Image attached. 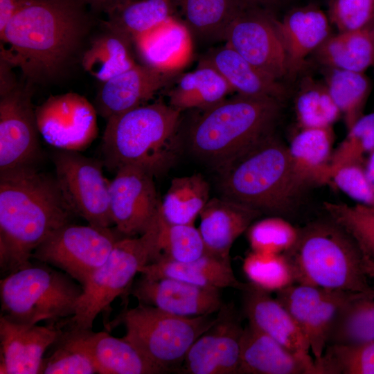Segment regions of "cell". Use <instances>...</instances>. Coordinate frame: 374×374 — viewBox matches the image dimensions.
<instances>
[{"instance_id": "obj_47", "label": "cell", "mask_w": 374, "mask_h": 374, "mask_svg": "<svg viewBox=\"0 0 374 374\" xmlns=\"http://www.w3.org/2000/svg\"><path fill=\"white\" fill-rule=\"evenodd\" d=\"M330 181L358 203L374 207V184L367 177L364 163L337 168L331 173Z\"/></svg>"}, {"instance_id": "obj_23", "label": "cell", "mask_w": 374, "mask_h": 374, "mask_svg": "<svg viewBox=\"0 0 374 374\" xmlns=\"http://www.w3.org/2000/svg\"><path fill=\"white\" fill-rule=\"evenodd\" d=\"M261 214L254 208L221 196L210 198L199 215L198 229L206 253L231 260L233 242Z\"/></svg>"}, {"instance_id": "obj_25", "label": "cell", "mask_w": 374, "mask_h": 374, "mask_svg": "<svg viewBox=\"0 0 374 374\" xmlns=\"http://www.w3.org/2000/svg\"><path fill=\"white\" fill-rule=\"evenodd\" d=\"M238 374H317L306 361L253 324L244 328Z\"/></svg>"}, {"instance_id": "obj_18", "label": "cell", "mask_w": 374, "mask_h": 374, "mask_svg": "<svg viewBox=\"0 0 374 374\" xmlns=\"http://www.w3.org/2000/svg\"><path fill=\"white\" fill-rule=\"evenodd\" d=\"M130 293L140 303L181 317L217 314L224 305L220 290L170 278L150 279L141 275L133 281Z\"/></svg>"}, {"instance_id": "obj_27", "label": "cell", "mask_w": 374, "mask_h": 374, "mask_svg": "<svg viewBox=\"0 0 374 374\" xmlns=\"http://www.w3.org/2000/svg\"><path fill=\"white\" fill-rule=\"evenodd\" d=\"M140 274L150 279L170 278L194 285L221 290L234 288L242 291L247 283L234 274L231 260L208 253L188 262H177L158 258L143 267Z\"/></svg>"}, {"instance_id": "obj_51", "label": "cell", "mask_w": 374, "mask_h": 374, "mask_svg": "<svg viewBox=\"0 0 374 374\" xmlns=\"http://www.w3.org/2000/svg\"><path fill=\"white\" fill-rule=\"evenodd\" d=\"M367 177L374 184V149L368 154L366 160L364 163Z\"/></svg>"}, {"instance_id": "obj_14", "label": "cell", "mask_w": 374, "mask_h": 374, "mask_svg": "<svg viewBox=\"0 0 374 374\" xmlns=\"http://www.w3.org/2000/svg\"><path fill=\"white\" fill-rule=\"evenodd\" d=\"M154 176L136 166L116 171L109 184V208L115 229L123 237L144 233L157 219L161 201Z\"/></svg>"}, {"instance_id": "obj_22", "label": "cell", "mask_w": 374, "mask_h": 374, "mask_svg": "<svg viewBox=\"0 0 374 374\" xmlns=\"http://www.w3.org/2000/svg\"><path fill=\"white\" fill-rule=\"evenodd\" d=\"M243 292V312L249 323L298 357L314 362L309 344L285 308L269 292L247 283Z\"/></svg>"}, {"instance_id": "obj_30", "label": "cell", "mask_w": 374, "mask_h": 374, "mask_svg": "<svg viewBox=\"0 0 374 374\" xmlns=\"http://www.w3.org/2000/svg\"><path fill=\"white\" fill-rule=\"evenodd\" d=\"M335 135L332 127L301 128L288 146L294 168L305 185L330 182Z\"/></svg>"}, {"instance_id": "obj_21", "label": "cell", "mask_w": 374, "mask_h": 374, "mask_svg": "<svg viewBox=\"0 0 374 374\" xmlns=\"http://www.w3.org/2000/svg\"><path fill=\"white\" fill-rule=\"evenodd\" d=\"M179 74L136 64L103 82L96 98L97 113L107 121L144 105L159 90L172 84Z\"/></svg>"}, {"instance_id": "obj_11", "label": "cell", "mask_w": 374, "mask_h": 374, "mask_svg": "<svg viewBox=\"0 0 374 374\" xmlns=\"http://www.w3.org/2000/svg\"><path fill=\"white\" fill-rule=\"evenodd\" d=\"M55 179L73 213L98 227L113 224L109 208V184L103 161L78 151L58 150L53 154Z\"/></svg>"}, {"instance_id": "obj_15", "label": "cell", "mask_w": 374, "mask_h": 374, "mask_svg": "<svg viewBox=\"0 0 374 374\" xmlns=\"http://www.w3.org/2000/svg\"><path fill=\"white\" fill-rule=\"evenodd\" d=\"M353 292L294 283L276 292L306 338L314 359L323 355L337 315Z\"/></svg>"}, {"instance_id": "obj_40", "label": "cell", "mask_w": 374, "mask_h": 374, "mask_svg": "<svg viewBox=\"0 0 374 374\" xmlns=\"http://www.w3.org/2000/svg\"><path fill=\"white\" fill-rule=\"evenodd\" d=\"M323 206L330 219L354 240L364 258L374 261V207L328 202Z\"/></svg>"}, {"instance_id": "obj_42", "label": "cell", "mask_w": 374, "mask_h": 374, "mask_svg": "<svg viewBox=\"0 0 374 374\" xmlns=\"http://www.w3.org/2000/svg\"><path fill=\"white\" fill-rule=\"evenodd\" d=\"M244 273L250 283L268 292L295 283L290 265L283 253L251 251L244 259Z\"/></svg>"}, {"instance_id": "obj_4", "label": "cell", "mask_w": 374, "mask_h": 374, "mask_svg": "<svg viewBox=\"0 0 374 374\" xmlns=\"http://www.w3.org/2000/svg\"><path fill=\"white\" fill-rule=\"evenodd\" d=\"M181 111L157 101L144 104L107 121L101 141L104 166L141 168L153 176L166 170L179 150Z\"/></svg>"}, {"instance_id": "obj_41", "label": "cell", "mask_w": 374, "mask_h": 374, "mask_svg": "<svg viewBox=\"0 0 374 374\" xmlns=\"http://www.w3.org/2000/svg\"><path fill=\"white\" fill-rule=\"evenodd\" d=\"M158 224V258L188 262L206 253L201 233L194 224L168 223L161 219L159 212Z\"/></svg>"}, {"instance_id": "obj_8", "label": "cell", "mask_w": 374, "mask_h": 374, "mask_svg": "<svg viewBox=\"0 0 374 374\" xmlns=\"http://www.w3.org/2000/svg\"><path fill=\"white\" fill-rule=\"evenodd\" d=\"M158 216L138 237H123L115 244L109 257L83 286L74 315L62 326L66 329L91 330L97 316L109 311L115 299L130 288L135 276L159 256Z\"/></svg>"}, {"instance_id": "obj_37", "label": "cell", "mask_w": 374, "mask_h": 374, "mask_svg": "<svg viewBox=\"0 0 374 374\" xmlns=\"http://www.w3.org/2000/svg\"><path fill=\"white\" fill-rule=\"evenodd\" d=\"M326 69L324 82L348 130L364 115L371 92L370 80L363 72L327 67Z\"/></svg>"}, {"instance_id": "obj_6", "label": "cell", "mask_w": 374, "mask_h": 374, "mask_svg": "<svg viewBox=\"0 0 374 374\" xmlns=\"http://www.w3.org/2000/svg\"><path fill=\"white\" fill-rule=\"evenodd\" d=\"M283 254L295 283L346 292L374 287L369 283L357 244L331 219L299 229L295 244Z\"/></svg>"}, {"instance_id": "obj_44", "label": "cell", "mask_w": 374, "mask_h": 374, "mask_svg": "<svg viewBox=\"0 0 374 374\" xmlns=\"http://www.w3.org/2000/svg\"><path fill=\"white\" fill-rule=\"evenodd\" d=\"M374 149V113L363 115L350 129L333 151L330 164L331 173L337 168L352 163H364V154Z\"/></svg>"}, {"instance_id": "obj_49", "label": "cell", "mask_w": 374, "mask_h": 374, "mask_svg": "<svg viewBox=\"0 0 374 374\" xmlns=\"http://www.w3.org/2000/svg\"><path fill=\"white\" fill-rule=\"evenodd\" d=\"M243 8H258L269 12H276L290 3L291 0H238Z\"/></svg>"}, {"instance_id": "obj_3", "label": "cell", "mask_w": 374, "mask_h": 374, "mask_svg": "<svg viewBox=\"0 0 374 374\" xmlns=\"http://www.w3.org/2000/svg\"><path fill=\"white\" fill-rule=\"evenodd\" d=\"M216 170L221 197L277 216L293 209L306 186L294 168L288 146L274 133Z\"/></svg>"}, {"instance_id": "obj_52", "label": "cell", "mask_w": 374, "mask_h": 374, "mask_svg": "<svg viewBox=\"0 0 374 374\" xmlns=\"http://www.w3.org/2000/svg\"><path fill=\"white\" fill-rule=\"evenodd\" d=\"M364 265L368 277L374 280V261L364 258Z\"/></svg>"}, {"instance_id": "obj_9", "label": "cell", "mask_w": 374, "mask_h": 374, "mask_svg": "<svg viewBox=\"0 0 374 374\" xmlns=\"http://www.w3.org/2000/svg\"><path fill=\"white\" fill-rule=\"evenodd\" d=\"M215 320L216 315L181 317L139 303L125 308L108 328L123 324V337L167 373L179 371L192 344Z\"/></svg>"}, {"instance_id": "obj_24", "label": "cell", "mask_w": 374, "mask_h": 374, "mask_svg": "<svg viewBox=\"0 0 374 374\" xmlns=\"http://www.w3.org/2000/svg\"><path fill=\"white\" fill-rule=\"evenodd\" d=\"M276 24L286 54L287 75L292 76L303 69L306 57L330 35L327 14L312 4L291 9Z\"/></svg>"}, {"instance_id": "obj_7", "label": "cell", "mask_w": 374, "mask_h": 374, "mask_svg": "<svg viewBox=\"0 0 374 374\" xmlns=\"http://www.w3.org/2000/svg\"><path fill=\"white\" fill-rule=\"evenodd\" d=\"M65 272L37 261L0 281L1 316L26 325L45 321L60 327L73 317L83 287Z\"/></svg>"}, {"instance_id": "obj_50", "label": "cell", "mask_w": 374, "mask_h": 374, "mask_svg": "<svg viewBox=\"0 0 374 374\" xmlns=\"http://www.w3.org/2000/svg\"><path fill=\"white\" fill-rule=\"evenodd\" d=\"M92 9L108 15L122 6L135 0H81Z\"/></svg>"}, {"instance_id": "obj_12", "label": "cell", "mask_w": 374, "mask_h": 374, "mask_svg": "<svg viewBox=\"0 0 374 374\" xmlns=\"http://www.w3.org/2000/svg\"><path fill=\"white\" fill-rule=\"evenodd\" d=\"M35 112L39 134L58 150L80 152L98 135L96 107L78 93L51 96Z\"/></svg>"}, {"instance_id": "obj_16", "label": "cell", "mask_w": 374, "mask_h": 374, "mask_svg": "<svg viewBox=\"0 0 374 374\" xmlns=\"http://www.w3.org/2000/svg\"><path fill=\"white\" fill-rule=\"evenodd\" d=\"M243 330L234 305L224 304L215 322L189 348L180 373L238 374Z\"/></svg>"}, {"instance_id": "obj_20", "label": "cell", "mask_w": 374, "mask_h": 374, "mask_svg": "<svg viewBox=\"0 0 374 374\" xmlns=\"http://www.w3.org/2000/svg\"><path fill=\"white\" fill-rule=\"evenodd\" d=\"M62 329L56 326L26 325L0 317L1 374H39L47 349Z\"/></svg>"}, {"instance_id": "obj_13", "label": "cell", "mask_w": 374, "mask_h": 374, "mask_svg": "<svg viewBox=\"0 0 374 374\" xmlns=\"http://www.w3.org/2000/svg\"><path fill=\"white\" fill-rule=\"evenodd\" d=\"M276 19L267 11L242 8L230 24L225 41L255 67L279 80L287 75V66Z\"/></svg>"}, {"instance_id": "obj_17", "label": "cell", "mask_w": 374, "mask_h": 374, "mask_svg": "<svg viewBox=\"0 0 374 374\" xmlns=\"http://www.w3.org/2000/svg\"><path fill=\"white\" fill-rule=\"evenodd\" d=\"M30 91L15 87L1 96L0 172L34 166L41 154Z\"/></svg>"}, {"instance_id": "obj_26", "label": "cell", "mask_w": 374, "mask_h": 374, "mask_svg": "<svg viewBox=\"0 0 374 374\" xmlns=\"http://www.w3.org/2000/svg\"><path fill=\"white\" fill-rule=\"evenodd\" d=\"M133 43L144 64L163 72H180L192 58L193 37L175 17L136 37Z\"/></svg>"}, {"instance_id": "obj_19", "label": "cell", "mask_w": 374, "mask_h": 374, "mask_svg": "<svg viewBox=\"0 0 374 374\" xmlns=\"http://www.w3.org/2000/svg\"><path fill=\"white\" fill-rule=\"evenodd\" d=\"M60 337L86 353L99 374H161L166 372L124 337L107 332L66 329Z\"/></svg>"}, {"instance_id": "obj_36", "label": "cell", "mask_w": 374, "mask_h": 374, "mask_svg": "<svg viewBox=\"0 0 374 374\" xmlns=\"http://www.w3.org/2000/svg\"><path fill=\"white\" fill-rule=\"evenodd\" d=\"M173 0H135L107 15L108 30L118 33L132 42L139 36L174 17Z\"/></svg>"}, {"instance_id": "obj_1", "label": "cell", "mask_w": 374, "mask_h": 374, "mask_svg": "<svg viewBox=\"0 0 374 374\" xmlns=\"http://www.w3.org/2000/svg\"><path fill=\"white\" fill-rule=\"evenodd\" d=\"M75 215L55 177L35 166L0 172V268L27 266L37 247Z\"/></svg>"}, {"instance_id": "obj_43", "label": "cell", "mask_w": 374, "mask_h": 374, "mask_svg": "<svg viewBox=\"0 0 374 374\" xmlns=\"http://www.w3.org/2000/svg\"><path fill=\"white\" fill-rule=\"evenodd\" d=\"M299 229L280 216H271L252 223L247 236L253 251L284 253L295 244Z\"/></svg>"}, {"instance_id": "obj_45", "label": "cell", "mask_w": 374, "mask_h": 374, "mask_svg": "<svg viewBox=\"0 0 374 374\" xmlns=\"http://www.w3.org/2000/svg\"><path fill=\"white\" fill-rule=\"evenodd\" d=\"M53 345L55 348L52 353L43 359L39 374L97 373L92 360L82 350L60 336Z\"/></svg>"}, {"instance_id": "obj_33", "label": "cell", "mask_w": 374, "mask_h": 374, "mask_svg": "<svg viewBox=\"0 0 374 374\" xmlns=\"http://www.w3.org/2000/svg\"><path fill=\"white\" fill-rule=\"evenodd\" d=\"M209 195V184L201 175L175 177L161 201L159 215L168 223L194 224Z\"/></svg>"}, {"instance_id": "obj_35", "label": "cell", "mask_w": 374, "mask_h": 374, "mask_svg": "<svg viewBox=\"0 0 374 374\" xmlns=\"http://www.w3.org/2000/svg\"><path fill=\"white\" fill-rule=\"evenodd\" d=\"M132 43L125 36L108 30L91 42L82 55V65L91 76L106 82L136 64L131 53Z\"/></svg>"}, {"instance_id": "obj_28", "label": "cell", "mask_w": 374, "mask_h": 374, "mask_svg": "<svg viewBox=\"0 0 374 374\" xmlns=\"http://www.w3.org/2000/svg\"><path fill=\"white\" fill-rule=\"evenodd\" d=\"M201 62L214 67L238 94L270 97L282 102L286 89L226 44L210 51Z\"/></svg>"}, {"instance_id": "obj_32", "label": "cell", "mask_w": 374, "mask_h": 374, "mask_svg": "<svg viewBox=\"0 0 374 374\" xmlns=\"http://www.w3.org/2000/svg\"><path fill=\"white\" fill-rule=\"evenodd\" d=\"M192 37L203 41H225L228 28L243 8L238 0H173Z\"/></svg>"}, {"instance_id": "obj_5", "label": "cell", "mask_w": 374, "mask_h": 374, "mask_svg": "<svg viewBox=\"0 0 374 374\" xmlns=\"http://www.w3.org/2000/svg\"><path fill=\"white\" fill-rule=\"evenodd\" d=\"M281 102L237 93L202 110L188 130L190 151L215 170L274 133Z\"/></svg>"}, {"instance_id": "obj_38", "label": "cell", "mask_w": 374, "mask_h": 374, "mask_svg": "<svg viewBox=\"0 0 374 374\" xmlns=\"http://www.w3.org/2000/svg\"><path fill=\"white\" fill-rule=\"evenodd\" d=\"M303 80L295 99V112L300 127H332L341 113L325 82L310 78Z\"/></svg>"}, {"instance_id": "obj_29", "label": "cell", "mask_w": 374, "mask_h": 374, "mask_svg": "<svg viewBox=\"0 0 374 374\" xmlns=\"http://www.w3.org/2000/svg\"><path fill=\"white\" fill-rule=\"evenodd\" d=\"M168 91L169 105L179 111L212 107L235 92L212 66L200 62L194 71L179 74Z\"/></svg>"}, {"instance_id": "obj_46", "label": "cell", "mask_w": 374, "mask_h": 374, "mask_svg": "<svg viewBox=\"0 0 374 374\" xmlns=\"http://www.w3.org/2000/svg\"><path fill=\"white\" fill-rule=\"evenodd\" d=\"M328 17L339 33L374 24V0H329Z\"/></svg>"}, {"instance_id": "obj_31", "label": "cell", "mask_w": 374, "mask_h": 374, "mask_svg": "<svg viewBox=\"0 0 374 374\" xmlns=\"http://www.w3.org/2000/svg\"><path fill=\"white\" fill-rule=\"evenodd\" d=\"M314 53L325 67L364 73L374 64V24L330 35Z\"/></svg>"}, {"instance_id": "obj_2", "label": "cell", "mask_w": 374, "mask_h": 374, "mask_svg": "<svg viewBox=\"0 0 374 374\" xmlns=\"http://www.w3.org/2000/svg\"><path fill=\"white\" fill-rule=\"evenodd\" d=\"M81 0H33L0 32L1 60L30 80L56 75L75 53L86 28Z\"/></svg>"}, {"instance_id": "obj_34", "label": "cell", "mask_w": 374, "mask_h": 374, "mask_svg": "<svg viewBox=\"0 0 374 374\" xmlns=\"http://www.w3.org/2000/svg\"><path fill=\"white\" fill-rule=\"evenodd\" d=\"M374 341V287L353 292L339 310L328 344H355Z\"/></svg>"}, {"instance_id": "obj_10", "label": "cell", "mask_w": 374, "mask_h": 374, "mask_svg": "<svg viewBox=\"0 0 374 374\" xmlns=\"http://www.w3.org/2000/svg\"><path fill=\"white\" fill-rule=\"evenodd\" d=\"M116 229L68 223L52 233L33 253L32 259L57 268L82 287L123 238Z\"/></svg>"}, {"instance_id": "obj_48", "label": "cell", "mask_w": 374, "mask_h": 374, "mask_svg": "<svg viewBox=\"0 0 374 374\" xmlns=\"http://www.w3.org/2000/svg\"><path fill=\"white\" fill-rule=\"evenodd\" d=\"M33 0H0V32L11 19Z\"/></svg>"}, {"instance_id": "obj_39", "label": "cell", "mask_w": 374, "mask_h": 374, "mask_svg": "<svg viewBox=\"0 0 374 374\" xmlns=\"http://www.w3.org/2000/svg\"><path fill=\"white\" fill-rule=\"evenodd\" d=\"M314 360L317 374H374V341L328 344Z\"/></svg>"}]
</instances>
